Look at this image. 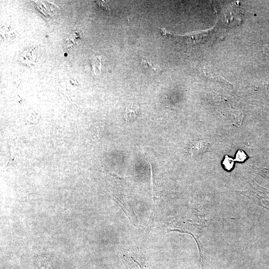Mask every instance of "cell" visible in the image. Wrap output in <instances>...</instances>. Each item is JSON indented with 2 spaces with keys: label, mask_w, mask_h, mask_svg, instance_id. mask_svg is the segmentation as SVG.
Returning <instances> with one entry per match:
<instances>
[{
  "label": "cell",
  "mask_w": 269,
  "mask_h": 269,
  "mask_svg": "<svg viewBox=\"0 0 269 269\" xmlns=\"http://www.w3.org/2000/svg\"><path fill=\"white\" fill-rule=\"evenodd\" d=\"M139 114V107L131 105L126 107L124 114V118L128 122H133L138 118Z\"/></svg>",
  "instance_id": "3957f363"
},
{
  "label": "cell",
  "mask_w": 269,
  "mask_h": 269,
  "mask_svg": "<svg viewBox=\"0 0 269 269\" xmlns=\"http://www.w3.org/2000/svg\"><path fill=\"white\" fill-rule=\"evenodd\" d=\"M234 161L235 159L226 155L222 163L224 167L227 170H231L233 168Z\"/></svg>",
  "instance_id": "8992f818"
},
{
  "label": "cell",
  "mask_w": 269,
  "mask_h": 269,
  "mask_svg": "<svg viewBox=\"0 0 269 269\" xmlns=\"http://www.w3.org/2000/svg\"><path fill=\"white\" fill-rule=\"evenodd\" d=\"M247 158V155L245 152L242 150H239L236 153L235 160L242 162L244 161Z\"/></svg>",
  "instance_id": "ba28073f"
},
{
  "label": "cell",
  "mask_w": 269,
  "mask_h": 269,
  "mask_svg": "<svg viewBox=\"0 0 269 269\" xmlns=\"http://www.w3.org/2000/svg\"><path fill=\"white\" fill-rule=\"evenodd\" d=\"M92 66V73L94 75H98L100 73L101 69V61L100 57L94 56L91 59Z\"/></svg>",
  "instance_id": "5b68a950"
},
{
  "label": "cell",
  "mask_w": 269,
  "mask_h": 269,
  "mask_svg": "<svg viewBox=\"0 0 269 269\" xmlns=\"http://www.w3.org/2000/svg\"><path fill=\"white\" fill-rule=\"evenodd\" d=\"M141 64L146 69H150L154 72H159L161 71V69L157 65H154L151 64L150 63L148 62L147 61L143 59L141 61Z\"/></svg>",
  "instance_id": "52a82bcc"
},
{
  "label": "cell",
  "mask_w": 269,
  "mask_h": 269,
  "mask_svg": "<svg viewBox=\"0 0 269 269\" xmlns=\"http://www.w3.org/2000/svg\"><path fill=\"white\" fill-rule=\"evenodd\" d=\"M82 37L81 33L79 30L74 31L69 35L67 44L69 47L77 44L78 41L81 39Z\"/></svg>",
  "instance_id": "277c9868"
},
{
  "label": "cell",
  "mask_w": 269,
  "mask_h": 269,
  "mask_svg": "<svg viewBox=\"0 0 269 269\" xmlns=\"http://www.w3.org/2000/svg\"><path fill=\"white\" fill-rule=\"evenodd\" d=\"M97 4L102 9L106 11L110 10V7L109 3L106 1L98 0L96 1Z\"/></svg>",
  "instance_id": "9c48e42d"
},
{
  "label": "cell",
  "mask_w": 269,
  "mask_h": 269,
  "mask_svg": "<svg viewBox=\"0 0 269 269\" xmlns=\"http://www.w3.org/2000/svg\"><path fill=\"white\" fill-rule=\"evenodd\" d=\"M37 58L36 50L33 48H29L24 50L20 55V61L25 65L34 64Z\"/></svg>",
  "instance_id": "7a4b0ae2"
},
{
  "label": "cell",
  "mask_w": 269,
  "mask_h": 269,
  "mask_svg": "<svg viewBox=\"0 0 269 269\" xmlns=\"http://www.w3.org/2000/svg\"><path fill=\"white\" fill-rule=\"evenodd\" d=\"M209 147V143L203 140L193 141L188 147V151L191 155L194 156L204 153Z\"/></svg>",
  "instance_id": "6da1fadb"
}]
</instances>
